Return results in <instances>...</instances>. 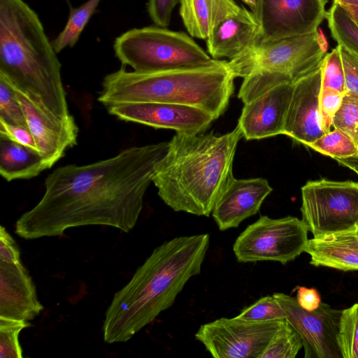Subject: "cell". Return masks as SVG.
<instances>
[{
    "mask_svg": "<svg viewBox=\"0 0 358 358\" xmlns=\"http://www.w3.org/2000/svg\"><path fill=\"white\" fill-rule=\"evenodd\" d=\"M167 148V142L132 146L94 163L55 169L45 178L41 200L15 222V234L31 240L87 225L129 232Z\"/></svg>",
    "mask_w": 358,
    "mask_h": 358,
    "instance_id": "6da1fadb",
    "label": "cell"
},
{
    "mask_svg": "<svg viewBox=\"0 0 358 358\" xmlns=\"http://www.w3.org/2000/svg\"><path fill=\"white\" fill-rule=\"evenodd\" d=\"M208 234L178 236L157 246L117 292L103 324V340L129 341L174 303L187 281L201 273Z\"/></svg>",
    "mask_w": 358,
    "mask_h": 358,
    "instance_id": "7a4b0ae2",
    "label": "cell"
},
{
    "mask_svg": "<svg viewBox=\"0 0 358 358\" xmlns=\"http://www.w3.org/2000/svg\"><path fill=\"white\" fill-rule=\"evenodd\" d=\"M242 131L176 133L152 178L161 199L175 211L208 217L234 178L233 162Z\"/></svg>",
    "mask_w": 358,
    "mask_h": 358,
    "instance_id": "3957f363",
    "label": "cell"
},
{
    "mask_svg": "<svg viewBox=\"0 0 358 358\" xmlns=\"http://www.w3.org/2000/svg\"><path fill=\"white\" fill-rule=\"evenodd\" d=\"M61 67L37 13L23 0H0V78L48 114L74 122Z\"/></svg>",
    "mask_w": 358,
    "mask_h": 358,
    "instance_id": "277c9868",
    "label": "cell"
},
{
    "mask_svg": "<svg viewBox=\"0 0 358 358\" xmlns=\"http://www.w3.org/2000/svg\"><path fill=\"white\" fill-rule=\"evenodd\" d=\"M227 61L217 59L200 67L138 72L124 68L106 75L98 101L116 104L161 102L195 107L217 120L223 115L234 92Z\"/></svg>",
    "mask_w": 358,
    "mask_h": 358,
    "instance_id": "5b68a950",
    "label": "cell"
},
{
    "mask_svg": "<svg viewBox=\"0 0 358 358\" xmlns=\"http://www.w3.org/2000/svg\"><path fill=\"white\" fill-rule=\"evenodd\" d=\"M326 54V41L317 31L259 43L227 63L235 78H243L238 97L245 103L313 71Z\"/></svg>",
    "mask_w": 358,
    "mask_h": 358,
    "instance_id": "8992f818",
    "label": "cell"
},
{
    "mask_svg": "<svg viewBox=\"0 0 358 358\" xmlns=\"http://www.w3.org/2000/svg\"><path fill=\"white\" fill-rule=\"evenodd\" d=\"M116 57L138 72H155L210 65L213 59L191 36L149 26L127 31L115 38Z\"/></svg>",
    "mask_w": 358,
    "mask_h": 358,
    "instance_id": "52a82bcc",
    "label": "cell"
},
{
    "mask_svg": "<svg viewBox=\"0 0 358 358\" xmlns=\"http://www.w3.org/2000/svg\"><path fill=\"white\" fill-rule=\"evenodd\" d=\"M301 220L313 237L355 229L358 182L322 178L301 187Z\"/></svg>",
    "mask_w": 358,
    "mask_h": 358,
    "instance_id": "ba28073f",
    "label": "cell"
},
{
    "mask_svg": "<svg viewBox=\"0 0 358 358\" xmlns=\"http://www.w3.org/2000/svg\"><path fill=\"white\" fill-rule=\"evenodd\" d=\"M308 231L298 217L263 215L240 234L233 250L240 262L275 261L285 264L304 252Z\"/></svg>",
    "mask_w": 358,
    "mask_h": 358,
    "instance_id": "9c48e42d",
    "label": "cell"
},
{
    "mask_svg": "<svg viewBox=\"0 0 358 358\" xmlns=\"http://www.w3.org/2000/svg\"><path fill=\"white\" fill-rule=\"evenodd\" d=\"M284 320L250 322L222 317L201 325L195 338L215 358H260Z\"/></svg>",
    "mask_w": 358,
    "mask_h": 358,
    "instance_id": "30bf717a",
    "label": "cell"
},
{
    "mask_svg": "<svg viewBox=\"0 0 358 358\" xmlns=\"http://www.w3.org/2000/svg\"><path fill=\"white\" fill-rule=\"evenodd\" d=\"M285 319L300 335L305 358H342L338 335L342 310L321 302L308 311L301 308L296 297L274 293Z\"/></svg>",
    "mask_w": 358,
    "mask_h": 358,
    "instance_id": "8fae6325",
    "label": "cell"
},
{
    "mask_svg": "<svg viewBox=\"0 0 358 358\" xmlns=\"http://www.w3.org/2000/svg\"><path fill=\"white\" fill-rule=\"evenodd\" d=\"M327 0H257L259 43L314 33L326 19ZM258 43V44H259Z\"/></svg>",
    "mask_w": 358,
    "mask_h": 358,
    "instance_id": "7c38bea8",
    "label": "cell"
},
{
    "mask_svg": "<svg viewBox=\"0 0 358 358\" xmlns=\"http://www.w3.org/2000/svg\"><path fill=\"white\" fill-rule=\"evenodd\" d=\"M107 110L111 115L125 122L173 129L180 134L205 132L215 120L199 108L161 102L116 104L108 106Z\"/></svg>",
    "mask_w": 358,
    "mask_h": 358,
    "instance_id": "4fadbf2b",
    "label": "cell"
},
{
    "mask_svg": "<svg viewBox=\"0 0 358 358\" xmlns=\"http://www.w3.org/2000/svg\"><path fill=\"white\" fill-rule=\"evenodd\" d=\"M321 65L294 83L285 120L283 134L306 146L325 134L320 108Z\"/></svg>",
    "mask_w": 358,
    "mask_h": 358,
    "instance_id": "5bb4252c",
    "label": "cell"
},
{
    "mask_svg": "<svg viewBox=\"0 0 358 358\" xmlns=\"http://www.w3.org/2000/svg\"><path fill=\"white\" fill-rule=\"evenodd\" d=\"M10 86L22 108L38 152L47 169H50L67 149L77 144V124L76 122H66L48 114L21 90Z\"/></svg>",
    "mask_w": 358,
    "mask_h": 358,
    "instance_id": "9a60e30c",
    "label": "cell"
},
{
    "mask_svg": "<svg viewBox=\"0 0 358 358\" xmlns=\"http://www.w3.org/2000/svg\"><path fill=\"white\" fill-rule=\"evenodd\" d=\"M293 87L294 83H284L244 103L238 125L246 140L284 134Z\"/></svg>",
    "mask_w": 358,
    "mask_h": 358,
    "instance_id": "2e32d148",
    "label": "cell"
},
{
    "mask_svg": "<svg viewBox=\"0 0 358 358\" xmlns=\"http://www.w3.org/2000/svg\"><path fill=\"white\" fill-rule=\"evenodd\" d=\"M273 189L262 178H233L217 199L212 216L220 231L237 227L257 214Z\"/></svg>",
    "mask_w": 358,
    "mask_h": 358,
    "instance_id": "e0dca14e",
    "label": "cell"
},
{
    "mask_svg": "<svg viewBox=\"0 0 358 358\" xmlns=\"http://www.w3.org/2000/svg\"><path fill=\"white\" fill-rule=\"evenodd\" d=\"M43 308L32 279L22 263L0 261V317L29 321Z\"/></svg>",
    "mask_w": 358,
    "mask_h": 358,
    "instance_id": "ac0fdd59",
    "label": "cell"
},
{
    "mask_svg": "<svg viewBox=\"0 0 358 358\" xmlns=\"http://www.w3.org/2000/svg\"><path fill=\"white\" fill-rule=\"evenodd\" d=\"M260 28L252 11L241 7L222 20L206 40L214 59H233L259 43Z\"/></svg>",
    "mask_w": 358,
    "mask_h": 358,
    "instance_id": "d6986e66",
    "label": "cell"
},
{
    "mask_svg": "<svg viewBox=\"0 0 358 358\" xmlns=\"http://www.w3.org/2000/svg\"><path fill=\"white\" fill-rule=\"evenodd\" d=\"M304 252L310 264L344 271H358V237L355 229L308 239Z\"/></svg>",
    "mask_w": 358,
    "mask_h": 358,
    "instance_id": "ffe728a7",
    "label": "cell"
},
{
    "mask_svg": "<svg viewBox=\"0 0 358 358\" xmlns=\"http://www.w3.org/2000/svg\"><path fill=\"white\" fill-rule=\"evenodd\" d=\"M240 8L234 0H180L179 13L189 34L206 40L222 20Z\"/></svg>",
    "mask_w": 358,
    "mask_h": 358,
    "instance_id": "44dd1931",
    "label": "cell"
},
{
    "mask_svg": "<svg viewBox=\"0 0 358 358\" xmlns=\"http://www.w3.org/2000/svg\"><path fill=\"white\" fill-rule=\"evenodd\" d=\"M46 169L38 152L0 136V174L6 181L30 179Z\"/></svg>",
    "mask_w": 358,
    "mask_h": 358,
    "instance_id": "7402d4cb",
    "label": "cell"
},
{
    "mask_svg": "<svg viewBox=\"0 0 358 358\" xmlns=\"http://www.w3.org/2000/svg\"><path fill=\"white\" fill-rule=\"evenodd\" d=\"M101 1L87 0L79 7L71 9L69 20L64 29L52 41L57 53L67 47L72 48L76 45Z\"/></svg>",
    "mask_w": 358,
    "mask_h": 358,
    "instance_id": "603a6c76",
    "label": "cell"
},
{
    "mask_svg": "<svg viewBox=\"0 0 358 358\" xmlns=\"http://www.w3.org/2000/svg\"><path fill=\"white\" fill-rule=\"evenodd\" d=\"M326 19L332 38L358 55V29L343 8L333 2Z\"/></svg>",
    "mask_w": 358,
    "mask_h": 358,
    "instance_id": "cb8c5ba5",
    "label": "cell"
},
{
    "mask_svg": "<svg viewBox=\"0 0 358 358\" xmlns=\"http://www.w3.org/2000/svg\"><path fill=\"white\" fill-rule=\"evenodd\" d=\"M308 147L334 159L358 155L355 140L348 133L337 128L325 133Z\"/></svg>",
    "mask_w": 358,
    "mask_h": 358,
    "instance_id": "d4e9b609",
    "label": "cell"
},
{
    "mask_svg": "<svg viewBox=\"0 0 358 358\" xmlns=\"http://www.w3.org/2000/svg\"><path fill=\"white\" fill-rule=\"evenodd\" d=\"M302 348L300 335L285 319L260 358H294Z\"/></svg>",
    "mask_w": 358,
    "mask_h": 358,
    "instance_id": "484cf974",
    "label": "cell"
},
{
    "mask_svg": "<svg viewBox=\"0 0 358 358\" xmlns=\"http://www.w3.org/2000/svg\"><path fill=\"white\" fill-rule=\"evenodd\" d=\"M338 343L342 358H358V303L342 310Z\"/></svg>",
    "mask_w": 358,
    "mask_h": 358,
    "instance_id": "4316f807",
    "label": "cell"
},
{
    "mask_svg": "<svg viewBox=\"0 0 358 358\" xmlns=\"http://www.w3.org/2000/svg\"><path fill=\"white\" fill-rule=\"evenodd\" d=\"M28 321L0 317V357L22 358L19 342L20 331L29 327Z\"/></svg>",
    "mask_w": 358,
    "mask_h": 358,
    "instance_id": "83f0119b",
    "label": "cell"
},
{
    "mask_svg": "<svg viewBox=\"0 0 358 358\" xmlns=\"http://www.w3.org/2000/svg\"><path fill=\"white\" fill-rule=\"evenodd\" d=\"M236 317L250 322H270L285 319V313L272 296H264L243 310Z\"/></svg>",
    "mask_w": 358,
    "mask_h": 358,
    "instance_id": "f1b7e54d",
    "label": "cell"
},
{
    "mask_svg": "<svg viewBox=\"0 0 358 358\" xmlns=\"http://www.w3.org/2000/svg\"><path fill=\"white\" fill-rule=\"evenodd\" d=\"M322 88L345 93V74L338 45L327 53L322 62Z\"/></svg>",
    "mask_w": 358,
    "mask_h": 358,
    "instance_id": "f546056e",
    "label": "cell"
},
{
    "mask_svg": "<svg viewBox=\"0 0 358 358\" xmlns=\"http://www.w3.org/2000/svg\"><path fill=\"white\" fill-rule=\"evenodd\" d=\"M0 119L10 124L28 129L24 112L13 90L1 78H0Z\"/></svg>",
    "mask_w": 358,
    "mask_h": 358,
    "instance_id": "4dcf8cb0",
    "label": "cell"
},
{
    "mask_svg": "<svg viewBox=\"0 0 358 358\" xmlns=\"http://www.w3.org/2000/svg\"><path fill=\"white\" fill-rule=\"evenodd\" d=\"M332 127L348 133L355 141V130L358 127V99L344 95Z\"/></svg>",
    "mask_w": 358,
    "mask_h": 358,
    "instance_id": "1f68e13d",
    "label": "cell"
},
{
    "mask_svg": "<svg viewBox=\"0 0 358 358\" xmlns=\"http://www.w3.org/2000/svg\"><path fill=\"white\" fill-rule=\"evenodd\" d=\"M345 94L329 88H322L320 108L325 133L331 131L335 115L339 110Z\"/></svg>",
    "mask_w": 358,
    "mask_h": 358,
    "instance_id": "d6a6232c",
    "label": "cell"
},
{
    "mask_svg": "<svg viewBox=\"0 0 358 358\" xmlns=\"http://www.w3.org/2000/svg\"><path fill=\"white\" fill-rule=\"evenodd\" d=\"M338 45L345 74V94L358 99V55L343 45Z\"/></svg>",
    "mask_w": 358,
    "mask_h": 358,
    "instance_id": "836d02e7",
    "label": "cell"
},
{
    "mask_svg": "<svg viewBox=\"0 0 358 358\" xmlns=\"http://www.w3.org/2000/svg\"><path fill=\"white\" fill-rule=\"evenodd\" d=\"M180 0H148V12L156 26L169 27L173 10Z\"/></svg>",
    "mask_w": 358,
    "mask_h": 358,
    "instance_id": "e575fe53",
    "label": "cell"
},
{
    "mask_svg": "<svg viewBox=\"0 0 358 358\" xmlns=\"http://www.w3.org/2000/svg\"><path fill=\"white\" fill-rule=\"evenodd\" d=\"M0 136L38 152L36 141L28 129L10 124L0 119Z\"/></svg>",
    "mask_w": 358,
    "mask_h": 358,
    "instance_id": "d590c367",
    "label": "cell"
},
{
    "mask_svg": "<svg viewBox=\"0 0 358 358\" xmlns=\"http://www.w3.org/2000/svg\"><path fill=\"white\" fill-rule=\"evenodd\" d=\"M0 261L17 264L21 262L19 248L5 227H0Z\"/></svg>",
    "mask_w": 358,
    "mask_h": 358,
    "instance_id": "8d00e7d4",
    "label": "cell"
},
{
    "mask_svg": "<svg viewBox=\"0 0 358 358\" xmlns=\"http://www.w3.org/2000/svg\"><path fill=\"white\" fill-rule=\"evenodd\" d=\"M296 299L301 308L308 311L315 310L321 303L320 294L315 288L299 287Z\"/></svg>",
    "mask_w": 358,
    "mask_h": 358,
    "instance_id": "74e56055",
    "label": "cell"
},
{
    "mask_svg": "<svg viewBox=\"0 0 358 358\" xmlns=\"http://www.w3.org/2000/svg\"><path fill=\"white\" fill-rule=\"evenodd\" d=\"M338 4L358 29V0H333Z\"/></svg>",
    "mask_w": 358,
    "mask_h": 358,
    "instance_id": "f35d334b",
    "label": "cell"
},
{
    "mask_svg": "<svg viewBox=\"0 0 358 358\" xmlns=\"http://www.w3.org/2000/svg\"><path fill=\"white\" fill-rule=\"evenodd\" d=\"M355 142L358 148V127L355 130ZM340 165L352 170L358 176V155L334 159Z\"/></svg>",
    "mask_w": 358,
    "mask_h": 358,
    "instance_id": "ab89813d",
    "label": "cell"
},
{
    "mask_svg": "<svg viewBox=\"0 0 358 358\" xmlns=\"http://www.w3.org/2000/svg\"><path fill=\"white\" fill-rule=\"evenodd\" d=\"M250 9V11L254 13L257 6V0H242Z\"/></svg>",
    "mask_w": 358,
    "mask_h": 358,
    "instance_id": "60d3db41",
    "label": "cell"
},
{
    "mask_svg": "<svg viewBox=\"0 0 358 358\" xmlns=\"http://www.w3.org/2000/svg\"><path fill=\"white\" fill-rule=\"evenodd\" d=\"M355 231H356V234H357V236L358 237V222H357V224L356 225V227H355Z\"/></svg>",
    "mask_w": 358,
    "mask_h": 358,
    "instance_id": "b9f144b4",
    "label": "cell"
}]
</instances>
